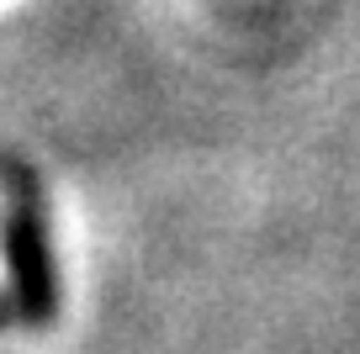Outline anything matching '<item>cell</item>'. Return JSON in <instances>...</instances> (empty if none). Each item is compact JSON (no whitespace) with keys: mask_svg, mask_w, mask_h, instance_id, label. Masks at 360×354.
<instances>
[{"mask_svg":"<svg viewBox=\"0 0 360 354\" xmlns=\"http://www.w3.org/2000/svg\"><path fill=\"white\" fill-rule=\"evenodd\" d=\"M0 317H6V312H0Z\"/></svg>","mask_w":360,"mask_h":354,"instance_id":"cell-2","label":"cell"},{"mask_svg":"<svg viewBox=\"0 0 360 354\" xmlns=\"http://www.w3.org/2000/svg\"><path fill=\"white\" fill-rule=\"evenodd\" d=\"M11 185V217H6V254L16 275V301L32 328H48L58 317V286H53V259H48V232H43V196L37 175L27 164L6 169Z\"/></svg>","mask_w":360,"mask_h":354,"instance_id":"cell-1","label":"cell"}]
</instances>
